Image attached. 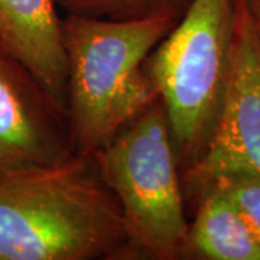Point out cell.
I'll return each mask as SVG.
<instances>
[{"instance_id":"obj_11","label":"cell","mask_w":260,"mask_h":260,"mask_svg":"<svg viewBox=\"0 0 260 260\" xmlns=\"http://www.w3.org/2000/svg\"><path fill=\"white\" fill-rule=\"evenodd\" d=\"M243 3L260 38V0H243Z\"/></svg>"},{"instance_id":"obj_10","label":"cell","mask_w":260,"mask_h":260,"mask_svg":"<svg viewBox=\"0 0 260 260\" xmlns=\"http://www.w3.org/2000/svg\"><path fill=\"white\" fill-rule=\"evenodd\" d=\"M213 185L223 191L240 210L251 230L260 240V177L246 171L220 174L204 185ZM203 188V189H204ZM201 189V191H203ZM200 191V192H201ZM198 192V194H200ZM197 198V197H195ZM191 207V205H189Z\"/></svg>"},{"instance_id":"obj_7","label":"cell","mask_w":260,"mask_h":260,"mask_svg":"<svg viewBox=\"0 0 260 260\" xmlns=\"http://www.w3.org/2000/svg\"><path fill=\"white\" fill-rule=\"evenodd\" d=\"M0 44L65 109L67 55L55 0H0Z\"/></svg>"},{"instance_id":"obj_2","label":"cell","mask_w":260,"mask_h":260,"mask_svg":"<svg viewBox=\"0 0 260 260\" xmlns=\"http://www.w3.org/2000/svg\"><path fill=\"white\" fill-rule=\"evenodd\" d=\"M179 18L62 16L65 110L77 153L93 156L159 95L145 61Z\"/></svg>"},{"instance_id":"obj_9","label":"cell","mask_w":260,"mask_h":260,"mask_svg":"<svg viewBox=\"0 0 260 260\" xmlns=\"http://www.w3.org/2000/svg\"><path fill=\"white\" fill-rule=\"evenodd\" d=\"M192 0H55L65 15L107 20H136L153 16L181 18Z\"/></svg>"},{"instance_id":"obj_6","label":"cell","mask_w":260,"mask_h":260,"mask_svg":"<svg viewBox=\"0 0 260 260\" xmlns=\"http://www.w3.org/2000/svg\"><path fill=\"white\" fill-rule=\"evenodd\" d=\"M230 171L260 177V38L237 0L232 71L223 113L210 146L181 174L186 208L207 182Z\"/></svg>"},{"instance_id":"obj_4","label":"cell","mask_w":260,"mask_h":260,"mask_svg":"<svg viewBox=\"0 0 260 260\" xmlns=\"http://www.w3.org/2000/svg\"><path fill=\"white\" fill-rule=\"evenodd\" d=\"M90 158L104 185L117 198L140 257L184 259L188 208L162 100H153Z\"/></svg>"},{"instance_id":"obj_1","label":"cell","mask_w":260,"mask_h":260,"mask_svg":"<svg viewBox=\"0 0 260 260\" xmlns=\"http://www.w3.org/2000/svg\"><path fill=\"white\" fill-rule=\"evenodd\" d=\"M133 257L120 204L91 158L0 181V260Z\"/></svg>"},{"instance_id":"obj_8","label":"cell","mask_w":260,"mask_h":260,"mask_svg":"<svg viewBox=\"0 0 260 260\" xmlns=\"http://www.w3.org/2000/svg\"><path fill=\"white\" fill-rule=\"evenodd\" d=\"M191 208L184 259L260 260V240L223 191L205 186Z\"/></svg>"},{"instance_id":"obj_5","label":"cell","mask_w":260,"mask_h":260,"mask_svg":"<svg viewBox=\"0 0 260 260\" xmlns=\"http://www.w3.org/2000/svg\"><path fill=\"white\" fill-rule=\"evenodd\" d=\"M77 156L67 110L0 44V181Z\"/></svg>"},{"instance_id":"obj_3","label":"cell","mask_w":260,"mask_h":260,"mask_svg":"<svg viewBox=\"0 0 260 260\" xmlns=\"http://www.w3.org/2000/svg\"><path fill=\"white\" fill-rule=\"evenodd\" d=\"M237 0H192L145 61L167 109L181 174L204 156L225 103Z\"/></svg>"}]
</instances>
